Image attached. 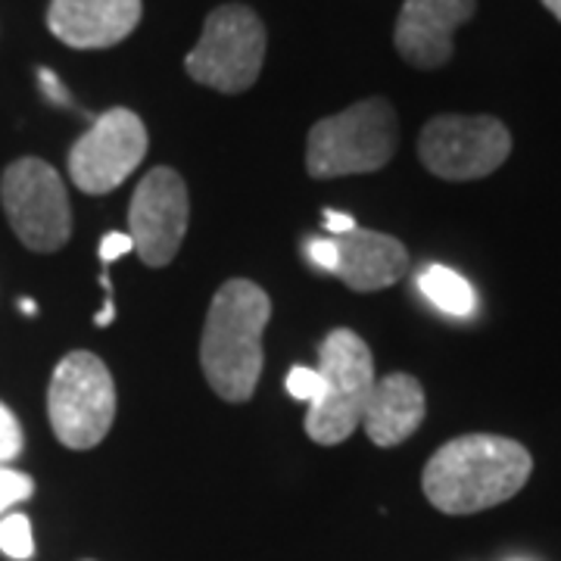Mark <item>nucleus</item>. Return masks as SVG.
Here are the masks:
<instances>
[{
	"instance_id": "nucleus-1",
	"label": "nucleus",
	"mask_w": 561,
	"mask_h": 561,
	"mask_svg": "<svg viewBox=\"0 0 561 561\" xmlns=\"http://www.w3.org/2000/svg\"><path fill=\"white\" fill-rule=\"evenodd\" d=\"M534 474L527 446L500 434L443 443L421 471V490L443 515H478L518 496Z\"/></svg>"
},
{
	"instance_id": "nucleus-2",
	"label": "nucleus",
	"mask_w": 561,
	"mask_h": 561,
	"mask_svg": "<svg viewBox=\"0 0 561 561\" xmlns=\"http://www.w3.org/2000/svg\"><path fill=\"white\" fill-rule=\"evenodd\" d=\"M272 300L260 284L231 278L221 284L206 312L201 365L209 387L225 402H247L262 375V334Z\"/></svg>"
},
{
	"instance_id": "nucleus-3",
	"label": "nucleus",
	"mask_w": 561,
	"mask_h": 561,
	"mask_svg": "<svg viewBox=\"0 0 561 561\" xmlns=\"http://www.w3.org/2000/svg\"><path fill=\"white\" fill-rule=\"evenodd\" d=\"M397 144V110L383 98H368L312 125L306 140V172L312 179H346L378 172L393 160Z\"/></svg>"
},
{
	"instance_id": "nucleus-4",
	"label": "nucleus",
	"mask_w": 561,
	"mask_h": 561,
	"mask_svg": "<svg viewBox=\"0 0 561 561\" xmlns=\"http://www.w3.org/2000/svg\"><path fill=\"white\" fill-rule=\"evenodd\" d=\"M316 371L321 375V397L309 402L302 427L321 446H334L362 424L365 402L378 381L375 359L368 343L356 331L337 328L321 341Z\"/></svg>"
},
{
	"instance_id": "nucleus-5",
	"label": "nucleus",
	"mask_w": 561,
	"mask_h": 561,
	"mask_svg": "<svg viewBox=\"0 0 561 561\" xmlns=\"http://www.w3.org/2000/svg\"><path fill=\"white\" fill-rule=\"evenodd\" d=\"M47 415L57 440L69 449H94L116 421V383L88 350H72L54 368Z\"/></svg>"
},
{
	"instance_id": "nucleus-6",
	"label": "nucleus",
	"mask_w": 561,
	"mask_h": 561,
	"mask_svg": "<svg viewBox=\"0 0 561 561\" xmlns=\"http://www.w3.org/2000/svg\"><path fill=\"white\" fill-rule=\"evenodd\" d=\"M265 60V25L247 3H221L203 22L201 41L187 54V76L221 94L253 88Z\"/></svg>"
},
{
	"instance_id": "nucleus-7",
	"label": "nucleus",
	"mask_w": 561,
	"mask_h": 561,
	"mask_svg": "<svg viewBox=\"0 0 561 561\" xmlns=\"http://www.w3.org/2000/svg\"><path fill=\"white\" fill-rule=\"evenodd\" d=\"M3 213L32 253H57L72 234L66 184L50 162L22 157L0 179Z\"/></svg>"
},
{
	"instance_id": "nucleus-8",
	"label": "nucleus",
	"mask_w": 561,
	"mask_h": 561,
	"mask_svg": "<svg viewBox=\"0 0 561 561\" xmlns=\"http://www.w3.org/2000/svg\"><path fill=\"white\" fill-rule=\"evenodd\" d=\"M512 157V131L496 116L431 119L419 135L421 165L443 181H478Z\"/></svg>"
},
{
	"instance_id": "nucleus-9",
	"label": "nucleus",
	"mask_w": 561,
	"mask_h": 561,
	"mask_svg": "<svg viewBox=\"0 0 561 561\" xmlns=\"http://www.w3.org/2000/svg\"><path fill=\"white\" fill-rule=\"evenodd\" d=\"M147 153V128L138 113L113 106L94 122L69 153V179L76 187L101 197L116 191L128 179Z\"/></svg>"
},
{
	"instance_id": "nucleus-10",
	"label": "nucleus",
	"mask_w": 561,
	"mask_h": 561,
	"mask_svg": "<svg viewBox=\"0 0 561 561\" xmlns=\"http://www.w3.org/2000/svg\"><path fill=\"white\" fill-rule=\"evenodd\" d=\"M191 203H187V184L175 169L157 165L140 179L138 191L131 197L128 225H131V243L144 265L162 268L175 260L181 241L187 234Z\"/></svg>"
},
{
	"instance_id": "nucleus-11",
	"label": "nucleus",
	"mask_w": 561,
	"mask_h": 561,
	"mask_svg": "<svg viewBox=\"0 0 561 561\" xmlns=\"http://www.w3.org/2000/svg\"><path fill=\"white\" fill-rule=\"evenodd\" d=\"M478 0H405L397 16V54L415 69H440L453 60L456 28L474 16Z\"/></svg>"
},
{
	"instance_id": "nucleus-12",
	"label": "nucleus",
	"mask_w": 561,
	"mask_h": 561,
	"mask_svg": "<svg viewBox=\"0 0 561 561\" xmlns=\"http://www.w3.org/2000/svg\"><path fill=\"white\" fill-rule=\"evenodd\" d=\"M140 0H50L47 28L76 50H103L138 28Z\"/></svg>"
},
{
	"instance_id": "nucleus-13",
	"label": "nucleus",
	"mask_w": 561,
	"mask_h": 561,
	"mask_svg": "<svg viewBox=\"0 0 561 561\" xmlns=\"http://www.w3.org/2000/svg\"><path fill=\"white\" fill-rule=\"evenodd\" d=\"M331 241L337 247L334 275L356 294L387 290L409 268V250L393 234L353 228V231H346L341 238H331Z\"/></svg>"
},
{
	"instance_id": "nucleus-14",
	"label": "nucleus",
	"mask_w": 561,
	"mask_h": 561,
	"mask_svg": "<svg viewBox=\"0 0 561 561\" xmlns=\"http://www.w3.org/2000/svg\"><path fill=\"white\" fill-rule=\"evenodd\" d=\"M424 415H427V400H424V387L419 378L405 371H393L375 381L359 427H365L368 440L375 446L390 449L409 440L421 427Z\"/></svg>"
},
{
	"instance_id": "nucleus-15",
	"label": "nucleus",
	"mask_w": 561,
	"mask_h": 561,
	"mask_svg": "<svg viewBox=\"0 0 561 561\" xmlns=\"http://www.w3.org/2000/svg\"><path fill=\"white\" fill-rule=\"evenodd\" d=\"M421 294L434 302L440 312L446 316H456V319H468L474 309H478V297H474V287L461 278L459 272L446 268V265H427L419 275Z\"/></svg>"
},
{
	"instance_id": "nucleus-16",
	"label": "nucleus",
	"mask_w": 561,
	"mask_h": 561,
	"mask_svg": "<svg viewBox=\"0 0 561 561\" xmlns=\"http://www.w3.org/2000/svg\"><path fill=\"white\" fill-rule=\"evenodd\" d=\"M0 549L16 561H28L35 556V537L25 515H7L0 522Z\"/></svg>"
},
{
	"instance_id": "nucleus-17",
	"label": "nucleus",
	"mask_w": 561,
	"mask_h": 561,
	"mask_svg": "<svg viewBox=\"0 0 561 561\" xmlns=\"http://www.w3.org/2000/svg\"><path fill=\"white\" fill-rule=\"evenodd\" d=\"M32 493H35V483H32L28 474H20V471L0 465V512H7L16 502L28 500Z\"/></svg>"
},
{
	"instance_id": "nucleus-18",
	"label": "nucleus",
	"mask_w": 561,
	"mask_h": 561,
	"mask_svg": "<svg viewBox=\"0 0 561 561\" xmlns=\"http://www.w3.org/2000/svg\"><path fill=\"white\" fill-rule=\"evenodd\" d=\"M287 393L294 400L316 402L321 397V375L316 368H306V365H294L287 371Z\"/></svg>"
},
{
	"instance_id": "nucleus-19",
	"label": "nucleus",
	"mask_w": 561,
	"mask_h": 561,
	"mask_svg": "<svg viewBox=\"0 0 561 561\" xmlns=\"http://www.w3.org/2000/svg\"><path fill=\"white\" fill-rule=\"evenodd\" d=\"M22 453V427L16 415L0 402V465L13 461Z\"/></svg>"
},
{
	"instance_id": "nucleus-20",
	"label": "nucleus",
	"mask_w": 561,
	"mask_h": 561,
	"mask_svg": "<svg viewBox=\"0 0 561 561\" xmlns=\"http://www.w3.org/2000/svg\"><path fill=\"white\" fill-rule=\"evenodd\" d=\"M306 256L312 265H319L324 272H334V265H337V247L331 238H312V241L306 243Z\"/></svg>"
},
{
	"instance_id": "nucleus-21",
	"label": "nucleus",
	"mask_w": 561,
	"mask_h": 561,
	"mask_svg": "<svg viewBox=\"0 0 561 561\" xmlns=\"http://www.w3.org/2000/svg\"><path fill=\"white\" fill-rule=\"evenodd\" d=\"M131 250H135V243H131V238H128V234H106V238L101 241L103 265L116 262L119 256H125V253H131Z\"/></svg>"
},
{
	"instance_id": "nucleus-22",
	"label": "nucleus",
	"mask_w": 561,
	"mask_h": 561,
	"mask_svg": "<svg viewBox=\"0 0 561 561\" xmlns=\"http://www.w3.org/2000/svg\"><path fill=\"white\" fill-rule=\"evenodd\" d=\"M38 81H41V91L47 94V101L50 103H60V106H69V94H66V88H62V81L50 72V69H38Z\"/></svg>"
},
{
	"instance_id": "nucleus-23",
	"label": "nucleus",
	"mask_w": 561,
	"mask_h": 561,
	"mask_svg": "<svg viewBox=\"0 0 561 561\" xmlns=\"http://www.w3.org/2000/svg\"><path fill=\"white\" fill-rule=\"evenodd\" d=\"M324 228H328V238H341L346 231H353V228H359L353 216H346V213H334V209H324Z\"/></svg>"
},
{
	"instance_id": "nucleus-24",
	"label": "nucleus",
	"mask_w": 561,
	"mask_h": 561,
	"mask_svg": "<svg viewBox=\"0 0 561 561\" xmlns=\"http://www.w3.org/2000/svg\"><path fill=\"white\" fill-rule=\"evenodd\" d=\"M542 7H546V10H549V13H552V16H556V20L561 22V0H540Z\"/></svg>"
},
{
	"instance_id": "nucleus-25",
	"label": "nucleus",
	"mask_w": 561,
	"mask_h": 561,
	"mask_svg": "<svg viewBox=\"0 0 561 561\" xmlns=\"http://www.w3.org/2000/svg\"><path fill=\"white\" fill-rule=\"evenodd\" d=\"M22 312H28V316H35L38 309H35V302H32V300H22Z\"/></svg>"
},
{
	"instance_id": "nucleus-26",
	"label": "nucleus",
	"mask_w": 561,
	"mask_h": 561,
	"mask_svg": "<svg viewBox=\"0 0 561 561\" xmlns=\"http://www.w3.org/2000/svg\"><path fill=\"white\" fill-rule=\"evenodd\" d=\"M512 561H527V559H512Z\"/></svg>"
}]
</instances>
